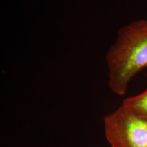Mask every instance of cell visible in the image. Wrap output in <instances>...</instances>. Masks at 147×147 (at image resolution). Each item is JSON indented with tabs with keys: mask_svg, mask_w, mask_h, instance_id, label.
I'll use <instances>...</instances> for the list:
<instances>
[{
	"mask_svg": "<svg viewBox=\"0 0 147 147\" xmlns=\"http://www.w3.org/2000/svg\"><path fill=\"white\" fill-rule=\"evenodd\" d=\"M106 62L110 90L125 95L131 79L147 67V19L136 20L119 29Z\"/></svg>",
	"mask_w": 147,
	"mask_h": 147,
	"instance_id": "cell-1",
	"label": "cell"
},
{
	"mask_svg": "<svg viewBox=\"0 0 147 147\" xmlns=\"http://www.w3.org/2000/svg\"><path fill=\"white\" fill-rule=\"evenodd\" d=\"M104 125L111 147H147V119L122 105L104 117Z\"/></svg>",
	"mask_w": 147,
	"mask_h": 147,
	"instance_id": "cell-2",
	"label": "cell"
},
{
	"mask_svg": "<svg viewBox=\"0 0 147 147\" xmlns=\"http://www.w3.org/2000/svg\"><path fill=\"white\" fill-rule=\"evenodd\" d=\"M122 106L138 115L147 119V89L138 95L126 98Z\"/></svg>",
	"mask_w": 147,
	"mask_h": 147,
	"instance_id": "cell-3",
	"label": "cell"
}]
</instances>
